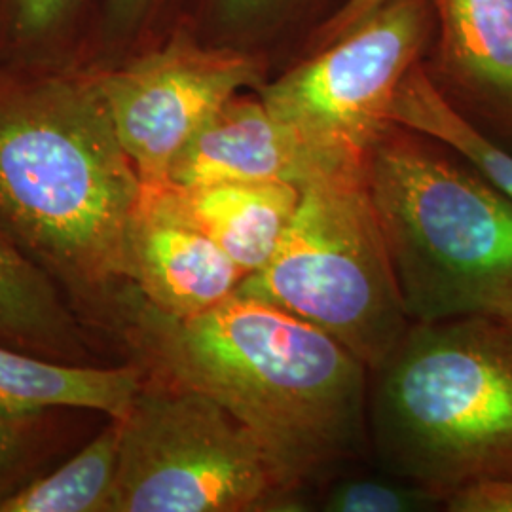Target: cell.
<instances>
[{
    "label": "cell",
    "instance_id": "30bf717a",
    "mask_svg": "<svg viewBox=\"0 0 512 512\" xmlns=\"http://www.w3.org/2000/svg\"><path fill=\"white\" fill-rule=\"evenodd\" d=\"M342 169L359 167L323 158L289 124L279 120L260 95L239 93L186 143L169 171L167 184L196 188L277 181L302 186L313 177Z\"/></svg>",
    "mask_w": 512,
    "mask_h": 512
},
{
    "label": "cell",
    "instance_id": "3957f363",
    "mask_svg": "<svg viewBox=\"0 0 512 512\" xmlns=\"http://www.w3.org/2000/svg\"><path fill=\"white\" fill-rule=\"evenodd\" d=\"M380 469L440 495L512 478V329L488 315L412 323L368 378Z\"/></svg>",
    "mask_w": 512,
    "mask_h": 512
},
{
    "label": "cell",
    "instance_id": "4fadbf2b",
    "mask_svg": "<svg viewBox=\"0 0 512 512\" xmlns=\"http://www.w3.org/2000/svg\"><path fill=\"white\" fill-rule=\"evenodd\" d=\"M143 380V366L73 365L0 344V412L42 416L48 408L67 406L118 420L128 412Z\"/></svg>",
    "mask_w": 512,
    "mask_h": 512
},
{
    "label": "cell",
    "instance_id": "9c48e42d",
    "mask_svg": "<svg viewBox=\"0 0 512 512\" xmlns=\"http://www.w3.org/2000/svg\"><path fill=\"white\" fill-rule=\"evenodd\" d=\"M126 275L147 302L175 317L219 306L245 277L184 213L167 184L143 186L129 224Z\"/></svg>",
    "mask_w": 512,
    "mask_h": 512
},
{
    "label": "cell",
    "instance_id": "2e32d148",
    "mask_svg": "<svg viewBox=\"0 0 512 512\" xmlns=\"http://www.w3.org/2000/svg\"><path fill=\"white\" fill-rule=\"evenodd\" d=\"M120 429L109 425L52 475L0 499V512H110Z\"/></svg>",
    "mask_w": 512,
    "mask_h": 512
},
{
    "label": "cell",
    "instance_id": "cb8c5ba5",
    "mask_svg": "<svg viewBox=\"0 0 512 512\" xmlns=\"http://www.w3.org/2000/svg\"><path fill=\"white\" fill-rule=\"evenodd\" d=\"M503 321H507V323H509V327L512 329V319H503Z\"/></svg>",
    "mask_w": 512,
    "mask_h": 512
},
{
    "label": "cell",
    "instance_id": "603a6c76",
    "mask_svg": "<svg viewBox=\"0 0 512 512\" xmlns=\"http://www.w3.org/2000/svg\"><path fill=\"white\" fill-rule=\"evenodd\" d=\"M147 2L148 0H112L114 10H116V14L120 18H133V16H137L145 8Z\"/></svg>",
    "mask_w": 512,
    "mask_h": 512
},
{
    "label": "cell",
    "instance_id": "d6986e66",
    "mask_svg": "<svg viewBox=\"0 0 512 512\" xmlns=\"http://www.w3.org/2000/svg\"><path fill=\"white\" fill-rule=\"evenodd\" d=\"M444 509L450 512H512V478L478 484L450 495Z\"/></svg>",
    "mask_w": 512,
    "mask_h": 512
},
{
    "label": "cell",
    "instance_id": "44dd1931",
    "mask_svg": "<svg viewBox=\"0 0 512 512\" xmlns=\"http://www.w3.org/2000/svg\"><path fill=\"white\" fill-rule=\"evenodd\" d=\"M74 0H18L19 27L37 35L50 29L73 6Z\"/></svg>",
    "mask_w": 512,
    "mask_h": 512
},
{
    "label": "cell",
    "instance_id": "ba28073f",
    "mask_svg": "<svg viewBox=\"0 0 512 512\" xmlns=\"http://www.w3.org/2000/svg\"><path fill=\"white\" fill-rule=\"evenodd\" d=\"M264 74L256 55L183 37L97 82L141 183L160 188L194 133L232 97L260 90Z\"/></svg>",
    "mask_w": 512,
    "mask_h": 512
},
{
    "label": "cell",
    "instance_id": "7c38bea8",
    "mask_svg": "<svg viewBox=\"0 0 512 512\" xmlns=\"http://www.w3.org/2000/svg\"><path fill=\"white\" fill-rule=\"evenodd\" d=\"M167 186L190 220L245 275L270 262L300 202V186L277 181Z\"/></svg>",
    "mask_w": 512,
    "mask_h": 512
},
{
    "label": "cell",
    "instance_id": "7402d4cb",
    "mask_svg": "<svg viewBox=\"0 0 512 512\" xmlns=\"http://www.w3.org/2000/svg\"><path fill=\"white\" fill-rule=\"evenodd\" d=\"M385 0H346L332 18L321 27L317 35V44H329L330 40L344 35L349 27L365 18L374 8H378Z\"/></svg>",
    "mask_w": 512,
    "mask_h": 512
},
{
    "label": "cell",
    "instance_id": "6da1fadb",
    "mask_svg": "<svg viewBox=\"0 0 512 512\" xmlns=\"http://www.w3.org/2000/svg\"><path fill=\"white\" fill-rule=\"evenodd\" d=\"M110 315L137 365L222 404L302 494L365 456L370 370L304 319L238 293L175 317L131 283L114 296Z\"/></svg>",
    "mask_w": 512,
    "mask_h": 512
},
{
    "label": "cell",
    "instance_id": "52a82bcc",
    "mask_svg": "<svg viewBox=\"0 0 512 512\" xmlns=\"http://www.w3.org/2000/svg\"><path fill=\"white\" fill-rule=\"evenodd\" d=\"M435 33L433 0H385L258 95L317 154L361 167Z\"/></svg>",
    "mask_w": 512,
    "mask_h": 512
},
{
    "label": "cell",
    "instance_id": "5b68a950",
    "mask_svg": "<svg viewBox=\"0 0 512 512\" xmlns=\"http://www.w3.org/2000/svg\"><path fill=\"white\" fill-rule=\"evenodd\" d=\"M238 294L264 300L327 332L374 370L412 321L366 184V165L323 173L300 202L270 262Z\"/></svg>",
    "mask_w": 512,
    "mask_h": 512
},
{
    "label": "cell",
    "instance_id": "5bb4252c",
    "mask_svg": "<svg viewBox=\"0 0 512 512\" xmlns=\"http://www.w3.org/2000/svg\"><path fill=\"white\" fill-rule=\"evenodd\" d=\"M0 344L74 363L84 336L54 279L0 226Z\"/></svg>",
    "mask_w": 512,
    "mask_h": 512
},
{
    "label": "cell",
    "instance_id": "277c9868",
    "mask_svg": "<svg viewBox=\"0 0 512 512\" xmlns=\"http://www.w3.org/2000/svg\"><path fill=\"white\" fill-rule=\"evenodd\" d=\"M366 184L412 323L512 319V198L452 148L389 126Z\"/></svg>",
    "mask_w": 512,
    "mask_h": 512
},
{
    "label": "cell",
    "instance_id": "8fae6325",
    "mask_svg": "<svg viewBox=\"0 0 512 512\" xmlns=\"http://www.w3.org/2000/svg\"><path fill=\"white\" fill-rule=\"evenodd\" d=\"M444 97L486 135L512 137V0H433Z\"/></svg>",
    "mask_w": 512,
    "mask_h": 512
},
{
    "label": "cell",
    "instance_id": "9a60e30c",
    "mask_svg": "<svg viewBox=\"0 0 512 512\" xmlns=\"http://www.w3.org/2000/svg\"><path fill=\"white\" fill-rule=\"evenodd\" d=\"M391 122L452 148L512 198V152L467 120L420 63L406 76L391 107Z\"/></svg>",
    "mask_w": 512,
    "mask_h": 512
},
{
    "label": "cell",
    "instance_id": "ffe728a7",
    "mask_svg": "<svg viewBox=\"0 0 512 512\" xmlns=\"http://www.w3.org/2000/svg\"><path fill=\"white\" fill-rule=\"evenodd\" d=\"M300 2L302 0H219L224 19L238 25L275 23Z\"/></svg>",
    "mask_w": 512,
    "mask_h": 512
},
{
    "label": "cell",
    "instance_id": "ac0fdd59",
    "mask_svg": "<svg viewBox=\"0 0 512 512\" xmlns=\"http://www.w3.org/2000/svg\"><path fill=\"white\" fill-rule=\"evenodd\" d=\"M40 416H18L0 412V499L10 492L8 484L29 454L31 433Z\"/></svg>",
    "mask_w": 512,
    "mask_h": 512
},
{
    "label": "cell",
    "instance_id": "e0dca14e",
    "mask_svg": "<svg viewBox=\"0 0 512 512\" xmlns=\"http://www.w3.org/2000/svg\"><path fill=\"white\" fill-rule=\"evenodd\" d=\"M319 509L327 512H427L444 509L440 495L389 475L334 476L323 488Z\"/></svg>",
    "mask_w": 512,
    "mask_h": 512
},
{
    "label": "cell",
    "instance_id": "8992f818",
    "mask_svg": "<svg viewBox=\"0 0 512 512\" xmlns=\"http://www.w3.org/2000/svg\"><path fill=\"white\" fill-rule=\"evenodd\" d=\"M110 512H298L296 490L255 433L198 389L145 372L118 418Z\"/></svg>",
    "mask_w": 512,
    "mask_h": 512
},
{
    "label": "cell",
    "instance_id": "7a4b0ae2",
    "mask_svg": "<svg viewBox=\"0 0 512 512\" xmlns=\"http://www.w3.org/2000/svg\"><path fill=\"white\" fill-rule=\"evenodd\" d=\"M141 192L97 78L0 95V226L69 293L109 313L128 283Z\"/></svg>",
    "mask_w": 512,
    "mask_h": 512
}]
</instances>
